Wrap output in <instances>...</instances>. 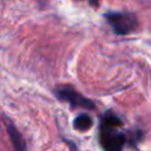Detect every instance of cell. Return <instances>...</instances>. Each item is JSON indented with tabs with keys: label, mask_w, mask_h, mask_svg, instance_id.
<instances>
[{
	"label": "cell",
	"mask_w": 151,
	"mask_h": 151,
	"mask_svg": "<svg viewBox=\"0 0 151 151\" xmlns=\"http://www.w3.org/2000/svg\"><path fill=\"white\" fill-rule=\"evenodd\" d=\"M55 96L60 100L66 101L71 106H74V107H83V109L92 110L96 106L92 100H90L88 98L81 96L78 91H76L70 85H64V86L58 87L55 90Z\"/></svg>",
	"instance_id": "obj_3"
},
{
	"label": "cell",
	"mask_w": 151,
	"mask_h": 151,
	"mask_svg": "<svg viewBox=\"0 0 151 151\" xmlns=\"http://www.w3.org/2000/svg\"><path fill=\"white\" fill-rule=\"evenodd\" d=\"M105 18L118 35H125L132 32L138 24L136 14L130 12H111L106 13Z\"/></svg>",
	"instance_id": "obj_2"
},
{
	"label": "cell",
	"mask_w": 151,
	"mask_h": 151,
	"mask_svg": "<svg viewBox=\"0 0 151 151\" xmlns=\"http://www.w3.org/2000/svg\"><path fill=\"white\" fill-rule=\"evenodd\" d=\"M92 124H93L92 118L86 113H81L76 117L73 122V127L78 131H87L92 127Z\"/></svg>",
	"instance_id": "obj_5"
},
{
	"label": "cell",
	"mask_w": 151,
	"mask_h": 151,
	"mask_svg": "<svg viewBox=\"0 0 151 151\" xmlns=\"http://www.w3.org/2000/svg\"><path fill=\"white\" fill-rule=\"evenodd\" d=\"M7 130H8V133H9V137H11V140L15 147L17 151H25L26 146H25V140L21 136V133L15 129L14 125L12 124H8L7 125Z\"/></svg>",
	"instance_id": "obj_4"
},
{
	"label": "cell",
	"mask_w": 151,
	"mask_h": 151,
	"mask_svg": "<svg viewBox=\"0 0 151 151\" xmlns=\"http://www.w3.org/2000/svg\"><path fill=\"white\" fill-rule=\"evenodd\" d=\"M122 125V120L112 112H106L103 116L100 124V143L104 151H123L125 137L117 131Z\"/></svg>",
	"instance_id": "obj_1"
},
{
	"label": "cell",
	"mask_w": 151,
	"mask_h": 151,
	"mask_svg": "<svg viewBox=\"0 0 151 151\" xmlns=\"http://www.w3.org/2000/svg\"><path fill=\"white\" fill-rule=\"evenodd\" d=\"M91 2L92 4H97V0H91Z\"/></svg>",
	"instance_id": "obj_6"
}]
</instances>
